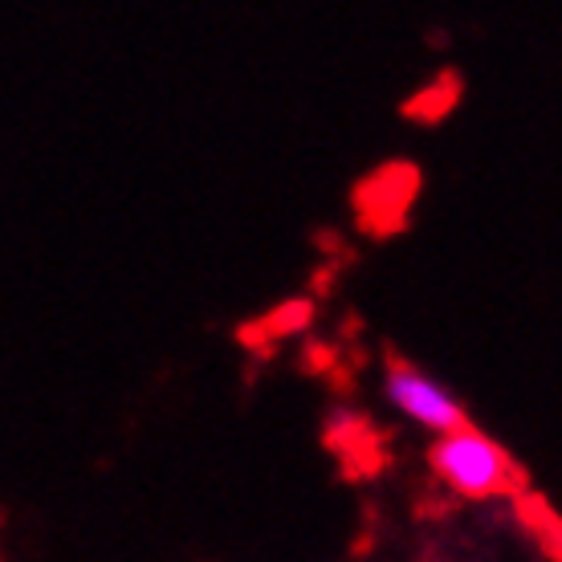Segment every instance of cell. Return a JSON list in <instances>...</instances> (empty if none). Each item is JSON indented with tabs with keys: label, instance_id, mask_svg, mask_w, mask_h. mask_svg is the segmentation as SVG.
Masks as SVG:
<instances>
[{
	"label": "cell",
	"instance_id": "1",
	"mask_svg": "<svg viewBox=\"0 0 562 562\" xmlns=\"http://www.w3.org/2000/svg\"><path fill=\"white\" fill-rule=\"evenodd\" d=\"M428 461H432L436 477L445 481L452 493L473 497V502L502 497L518 485V464L509 461V452L473 424H464L449 436H436Z\"/></svg>",
	"mask_w": 562,
	"mask_h": 562
},
{
	"label": "cell",
	"instance_id": "2",
	"mask_svg": "<svg viewBox=\"0 0 562 562\" xmlns=\"http://www.w3.org/2000/svg\"><path fill=\"white\" fill-rule=\"evenodd\" d=\"M383 392H387V400H392V408L400 412V416H408L412 424L428 428L432 436H449L469 424L461 400L416 363H404V359L387 363Z\"/></svg>",
	"mask_w": 562,
	"mask_h": 562
}]
</instances>
